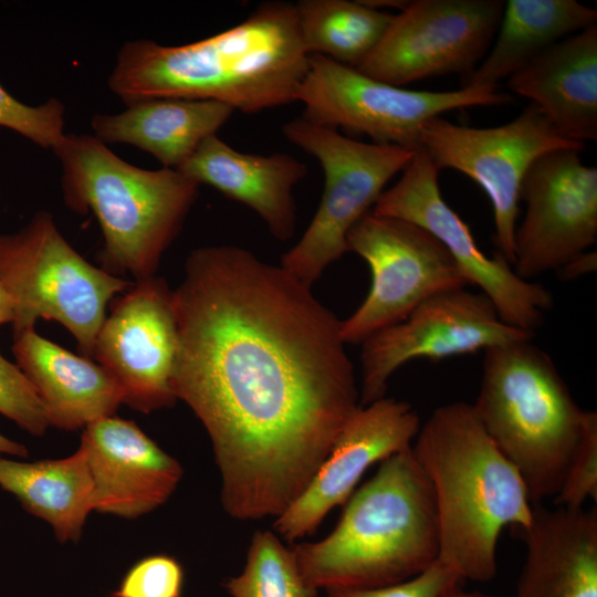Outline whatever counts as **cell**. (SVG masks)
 Returning <instances> with one entry per match:
<instances>
[{
  "label": "cell",
  "instance_id": "cell-10",
  "mask_svg": "<svg viewBox=\"0 0 597 597\" xmlns=\"http://www.w3.org/2000/svg\"><path fill=\"white\" fill-rule=\"evenodd\" d=\"M346 245L347 252L366 261L371 273L365 300L341 321L346 344H362L404 321L429 297L468 285L442 244L401 219L369 211L352 228Z\"/></svg>",
  "mask_w": 597,
  "mask_h": 597
},
{
  "label": "cell",
  "instance_id": "cell-33",
  "mask_svg": "<svg viewBox=\"0 0 597 597\" xmlns=\"http://www.w3.org/2000/svg\"><path fill=\"white\" fill-rule=\"evenodd\" d=\"M596 252H584L562 266L564 279H576L596 270Z\"/></svg>",
  "mask_w": 597,
  "mask_h": 597
},
{
  "label": "cell",
  "instance_id": "cell-19",
  "mask_svg": "<svg viewBox=\"0 0 597 597\" xmlns=\"http://www.w3.org/2000/svg\"><path fill=\"white\" fill-rule=\"evenodd\" d=\"M177 170L198 185L211 186L249 207L274 238L285 241L293 237L296 222L293 190L307 175L303 161L285 153H242L213 135Z\"/></svg>",
  "mask_w": 597,
  "mask_h": 597
},
{
  "label": "cell",
  "instance_id": "cell-31",
  "mask_svg": "<svg viewBox=\"0 0 597 597\" xmlns=\"http://www.w3.org/2000/svg\"><path fill=\"white\" fill-rule=\"evenodd\" d=\"M184 569L168 555H150L134 564L112 597H181Z\"/></svg>",
  "mask_w": 597,
  "mask_h": 597
},
{
  "label": "cell",
  "instance_id": "cell-13",
  "mask_svg": "<svg viewBox=\"0 0 597 597\" xmlns=\"http://www.w3.org/2000/svg\"><path fill=\"white\" fill-rule=\"evenodd\" d=\"M504 6L503 0L409 1L356 70L399 87L447 74L467 77L489 52Z\"/></svg>",
  "mask_w": 597,
  "mask_h": 597
},
{
  "label": "cell",
  "instance_id": "cell-28",
  "mask_svg": "<svg viewBox=\"0 0 597 597\" xmlns=\"http://www.w3.org/2000/svg\"><path fill=\"white\" fill-rule=\"evenodd\" d=\"M0 127L19 133L43 148H56L63 140L64 106L52 98L39 106L14 98L0 84Z\"/></svg>",
  "mask_w": 597,
  "mask_h": 597
},
{
  "label": "cell",
  "instance_id": "cell-1",
  "mask_svg": "<svg viewBox=\"0 0 597 597\" xmlns=\"http://www.w3.org/2000/svg\"><path fill=\"white\" fill-rule=\"evenodd\" d=\"M172 301V389L209 434L222 506L277 517L360 407L341 320L282 265L228 244L189 254Z\"/></svg>",
  "mask_w": 597,
  "mask_h": 597
},
{
  "label": "cell",
  "instance_id": "cell-12",
  "mask_svg": "<svg viewBox=\"0 0 597 597\" xmlns=\"http://www.w3.org/2000/svg\"><path fill=\"white\" fill-rule=\"evenodd\" d=\"M421 147L439 169L451 168L479 185L492 205L496 252L511 265L523 177L543 154L585 145L561 136L542 112L528 105L513 121L495 127L457 125L441 116L427 123Z\"/></svg>",
  "mask_w": 597,
  "mask_h": 597
},
{
  "label": "cell",
  "instance_id": "cell-18",
  "mask_svg": "<svg viewBox=\"0 0 597 597\" xmlns=\"http://www.w3.org/2000/svg\"><path fill=\"white\" fill-rule=\"evenodd\" d=\"M80 447L94 484V511L125 519L147 514L175 492L180 463L134 421L108 416L87 425Z\"/></svg>",
  "mask_w": 597,
  "mask_h": 597
},
{
  "label": "cell",
  "instance_id": "cell-23",
  "mask_svg": "<svg viewBox=\"0 0 597 597\" xmlns=\"http://www.w3.org/2000/svg\"><path fill=\"white\" fill-rule=\"evenodd\" d=\"M233 108L216 101L154 98L118 114H96L92 127L103 143H125L179 169L196 149L228 122Z\"/></svg>",
  "mask_w": 597,
  "mask_h": 597
},
{
  "label": "cell",
  "instance_id": "cell-6",
  "mask_svg": "<svg viewBox=\"0 0 597 597\" xmlns=\"http://www.w3.org/2000/svg\"><path fill=\"white\" fill-rule=\"evenodd\" d=\"M472 407L521 473L533 505L555 498L582 436L587 410L574 400L552 358L517 341L484 350Z\"/></svg>",
  "mask_w": 597,
  "mask_h": 597
},
{
  "label": "cell",
  "instance_id": "cell-8",
  "mask_svg": "<svg viewBox=\"0 0 597 597\" xmlns=\"http://www.w3.org/2000/svg\"><path fill=\"white\" fill-rule=\"evenodd\" d=\"M286 139L315 157L324 175L318 208L281 265L312 286L325 269L347 252L352 228L371 209L388 181L402 171L415 151L364 143L304 116L282 127Z\"/></svg>",
  "mask_w": 597,
  "mask_h": 597
},
{
  "label": "cell",
  "instance_id": "cell-4",
  "mask_svg": "<svg viewBox=\"0 0 597 597\" xmlns=\"http://www.w3.org/2000/svg\"><path fill=\"white\" fill-rule=\"evenodd\" d=\"M293 552L314 594L390 586L433 565L439 556L434 498L411 446L380 462L326 537Z\"/></svg>",
  "mask_w": 597,
  "mask_h": 597
},
{
  "label": "cell",
  "instance_id": "cell-11",
  "mask_svg": "<svg viewBox=\"0 0 597 597\" xmlns=\"http://www.w3.org/2000/svg\"><path fill=\"white\" fill-rule=\"evenodd\" d=\"M439 171L422 147L415 150L398 181L384 190L371 211L430 233L452 256L468 285L490 298L504 323L533 334L553 306L551 292L520 277L500 253L488 256L480 250L469 226L441 196Z\"/></svg>",
  "mask_w": 597,
  "mask_h": 597
},
{
  "label": "cell",
  "instance_id": "cell-17",
  "mask_svg": "<svg viewBox=\"0 0 597 597\" xmlns=\"http://www.w3.org/2000/svg\"><path fill=\"white\" fill-rule=\"evenodd\" d=\"M420 426L406 401L384 396L360 406L305 490L275 517V533L291 542L313 533L334 507L346 503L373 464L410 447Z\"/></svg>",
  "mask_w": 597,
  "mask_h": 597
},
{
  "label": "cell",
  "instance_id": "cell-25",
  "mask_svg": "<svg viewBox=\"0 0 597 597\" xmlns=\"http://www.w3.org/2000/svg\"><path fill=\"white\" fill-rule=\"evenodd\" d=\"M0 488L30 514L49 523L61 543L77 542L94 511V484L84 450L25 462L0 457Z\"/></svg>",
  "mask_w": 597,
  "mask_h": 597
},
{
  "label": "cell",
  "instance_id": "cell-7",
  "mask_svg": "<svg viewBox=\"0 0 597 597\" xmlns=\"http://www.w3.org/2000/svg\"><path fill=\"white\" fill-rule=\"evenodd\" d=\"M0 285L13 303L14 336L39 318L54 320L92 356L108 302L133 283L88 263L42 211L20 231L0 234Z\"/></svg>",
  "mask_w": 597,
  "mask_h": 597
},
{
  "label": "cell",
  "instance_id": "cell-30",
  "mask_svg": "<svg viewBox=\"0 0 597 597\" xmlns=\"http://www.w3.org/2000/svg\"><path fill=\"white\" fill-rule=\"evenodd\" d=\"M0 413L34 436L50 426L43 405L22 370L0 354Z\"/></svg>",
  "mask_w": 597,
  "mask_h": 597
},
{
  "label": "cell",
  "instance_id": "cell-20",
  "mask_svg": "<svg viewBox=\"0 0 597 597\" xmlns=\"http://www.w3.org/2000/svg\"><path fill=\"white\" fill-rule=\"evenodd\" d=\"M555 130L584 144L597 139V23L551 45L509 77Z\"/></svg>",
  "mask_w": 597,
  "mask_h": 597
},
{
  "label": "cell",
  "instance_id": "cell-14",
  "mask_svg": "<svg viewBox=\"0 0 597 597\" xmlns=\"http://www.w3.org/2000/svg\"><path fill=\"white\" fill-rule=\"evenodd\" d=\"M532 337L504 323L481 292L460 287L438 293L360 344V406L384 397L392 374L410 360L484 352Z\"/></svg>",
  "mask_w": 597,
  "mask_h": 597
},
{
  "label": "cell",
  "instance_id": "cell-26",
  "mask_svg": "<svg viewBox=\"0 0 597 597\" xmlns=\"http://www.w3.org/2000/svg\"><path fill=\"white\" fill-rule=\"evenodd\" d=\"M295 10L308 55L354 69L374 52L395 17L363 1L349 0H302Z\"/></svg>",
  "mask_w": 597,
  "mask_h": 597
},
{
  "label": "cell",
  "instance_id": "cell-32",
  "mask_svg": "<svg viewBox=\"0 0 597 597\" xmlns=\"http://www.w3.org/2000/svg\"><path fill=\"white\" fill-rule=\"evenodd\" d=\"M463 582L438 561L421 574L399 584L375 588H348L326 591V597H441Z\"/></svg>",
  "mask_w": 597,
  "mask_h": 597
},
{
  "label": "cell",
  "instance_id": "cell-15",
  "mask_svg": "<svg viewBox=\"0 0 597 597\" xmlns=\"http://www.w3.org/2000/svg\"><path fill=\"white\" fill-rule=\"evenodd\" d=\"M580 153L547 151L523 177L520 201L526 209L512 266L524 280L559 270L597 241V168L584 165Z\"/></svg>",
  "mask_w": 597,
  "mask_h": 597
},
{
  "label": "cell",
  "instance_id": "cell-27",
  "mask_svg": "<svg viewBox=\"0 0 597 597\" xmlns=\"http://www.w3.org/2000/svg\"><path fill=\"white\" fill-rule=\"evenodd\" d=\"M271 531L254 533L243 570L226 588L232 597H315L298 570L293 548Z\"/></svg>",
  "mask_w": 597,
  "mask_h": 597
},
{
  "label": "cell",
  "instance_id": "cell-36",
  "mask_svg": "<svg viewBox=\"0 0 597 597\" xmlns=\"http://www.w3.org/2000/svg\"><path fill=\"white\" fill-rule=\"evenodd\" d=\"M441 597H492V596L484 595L479 591H465L461 588V585H459L446 591Z\"/></svg>",
  "mask_w": 597,
  "mask_h": 597
},
{
  "label": "cell",
  "instance_id": "cell-35",
  "mask_svg": "<svg viewBox=\"0 0 597 597\" xmlns=\"http://www.w3.org/2000/svg\"><path fill=\"white\" fill-rule=\"evenodd\" d=\"M13 303L4 289L0 285V325L12 323Z\"/></svg>",
  "mask_w": 597,
  "mask_h": 597
},
{
  "label": "cell",
  "instance_id": "cell-24",
  "mask_svg": "<svg viewBox=\"0 0 597 597\" xmlns=\"http://www.w3.org/2000/svg\"><path fill=\"white\" fill-rule=\"evenodd\" d=\"M596 22V9L576 0H509L494 44L462 87L495 91L541 52Z\"/></svg>",
  "mask_w": 597,
  "mask_h": 597
},
{
  "label": "cell",
  "instance_id": "cell-21",
  "mask_svg": "<svg viewBox=\"0 0 597 597\" xmlns=\"http://www.w3.org/2000/svg\"><path fill=\"white\" fill-rule=\"evenodd\" d=\"M515 597H597L595 509L533 505Z\"/></svg>",
  "mask_w": 597,
  "mask_h": 597
},
{
  "label": "cell",
  "instance_id": "cell-9",
  "mask_svg": "<svg viewBox=\"0 0 597 597\" xmlns=\"http://www.w3.org/2000/svg\"><path fill=\"white\" fill-rule=\"evenodd\" d=\"M297 101L304 105L303 116L314 123L415 151L421 148L423 128L432 118L465 107L506 104L512 97L498 90H408L310 55Z\"/></svg>",
  "mask_w": 597,
  "mask_h": 597
},
{
  "label": "cell",
  "instance_id": "cell-34",
  "mask_svg": "<svg viewBox=\"0 0 597 597\" xmlns=\"http://www.w3.org/2000/svg\"><path fill=\"white\" fill-rule=\"evenodd\" d=\"M1 455L25 458L28 455V449L23 444L0 433V457Z\"/></svg>",
  "mask_w": 597,
  "mask_h": 597
},
{
  "label": "cell",
  "instance_id": "cell-5",
  "mask_svg": "<svg viewBox=\"0 0 597 597\" xmlns=\"http://www.w3.org/2000/svg\"><path fill=\"white\" fill-rule=\"evenodd\" d=\"M53 151L61 161L66 205L91 210L101 226L105 265L137 281L154 276L199 185L176 169L136 167L91 135H65Z\"/></svg>",
  "mask_w": 597,
  "mask_h": 597
},
{
  "label": "cell",
  "instance_id": "cell-22",
  "mask_svg": "<svg viewBox=\"0 0 597 597\" xmlns=\"http://www.w3.org/2000/svg\"><path fill=\"white\" fill-rule=\"evenodd\" d=\"M13 354L50 426L64 430L86 427L113 416L123 404L122 390L105 368L40 336L34 328L14 336Z\"/></svg>",
  "mask_w": 597,
  "mask_h": 597
},
{
  "label": "cell",
  "instance_id": "cell-29",
  "mask_svg": "<svg viewBox=\"0 0 597 597\" xmlns=\"http://www.w3.org/2000/svg\"><path fill=\"white\" fill-rule=\"evenodd\" d=\"M597 499V413L587 410L582 436L569 459L561 488L554 498L557 505L584 507Z\"/></svg>",
  "mask_w": 597,
  "mask_h": 597
},
{
  "label": "cell",
  "instance_id": "cell-16",
  "mask_svg": "<svg viewBox=\"0 0 597 597\" xmlns=\"http://www.w3.org/2000/svg\"><path fill=\"white\" fill-rule=\"evenodd\" d=\"M178 328L172 291L154 276L119 298L97 334L93 354L119 386L123 404L148 413L175 404Z\"/></svg>",
  "mask_w": 597,
  "mask_h": 597
},
{
  "label": "cell",
  "instance_id": "cell-2",
  "mask_svg": "<svg viewBox=\"0 0 597 597\" xmlns=\"http://www.w3.org/2000/svg\"><path fill=\"white\" fill-rule=\"evenodd\" d=\"M308 61L295 4L270 1L241 23L192 43L126 42L108 86L127 106L186 98L256 113L296 102Z\"/></svg>",
  "mask_w": 597,
  "mask_h": 597
},
{
  "label": "cell",
  "instance_id": "cell-3",
  "mask_svg": "<svg viewBox=\"0 0 597 597\" xmlns=\"http://www.w3.org/2000/svg\"><path fill=\"white\" fill-rule=\"evenodd\" d=\"M411 449L434 498L438 562L463 580L492 579L501 532L507 526L520 532L532 521L521 473L464 401L436 408Z\"/></svg>",
  "mask_w": 597,
  "mask_h": 597
}]
</instances>
